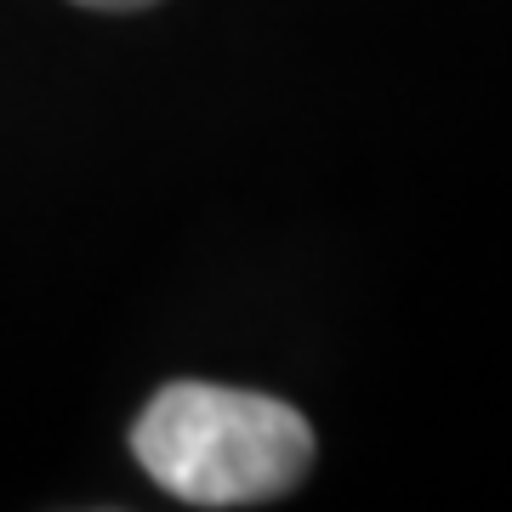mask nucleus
I'll return each mask as SVG.
<instances>
[{
  "label": "nucleus",
  "mask_w": 512,
  "mask_h": 512,
  "mask_svg": "<svg viewBox=\"0 0 512 512\" xmlns=\"http://www.w3.org/2000/svg\"><path fill=\"white\" fill-rule=\"evenodd\" d=\"M131 456L188 507H262L308 478L313 427L268 393L171 382L131 427Z\"/></svg>",
  "instance_id": "1"
},
{
  "label": "nucleus",
  "mask_w": 512,
  "mask_h": 512,
  "mask_svg": "<svg viewBox=\"0 0 512 512\" xmlns=\"http://www.w3.org/2000/svg\"><path fill=\"white\" fill-rule=\"evenodd\" d=\"M74 6H92V12H143V6H160V0H74Z\"/></svg>",
  "instance_id": "2"
}]
</instances>
